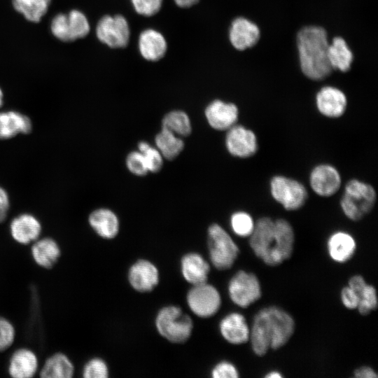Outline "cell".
Wrapping results in <instances>:
<instances>
[{
	"instance_id": "1",
	"label": "cell",
	"mask_w": 378,
	"mask_h": 378,
	"mask_svg": "<svg viewBox=\"0 0 378 378\" xmlns=\"http://www.w3.org/2000/svg\"><path fill=\"white\" fill-rule=\"evenodd\" d=\"M295 233L286 219L263 216L255 222L249 245L254 254L268 266H277L289 259L293 251Z\"/></svg>"
},
{
	"instance_id": "2",
	"label": "cell",
	"mask_w": 378,
	"mask_h": 378,
	"mask_svg": "<svg viewBox=\"0 0 378 378\" xmlns=\"http://www.w3.org/2000/svg\"><path fill=\"white\" fill-rule=\"evenodd\" d=\"M295 331V321L283 309L270 306L260 309L254 316L249 340L255 354L263 356L270 349L284 346Z\"/></svg>"
},
{
	"instance_id": "3",
	"label": "cell",
	"mask_w": 378,
	"mask_h": 378,
	"mask_svg": "<svg viewBox=\"0 0 378 378\" xmlns=\"http://www.w3.org/2000/svg\"><path fill=\"white\" fill-rule=\"evenodd\" d=\"M297 43L303 74L314 80L328 76L332 69L328 57L326 31L321 27H305L298 34Z\"/></svg>"
},
{
	"instance_id": "4",
	"label": "cell",
	"mask_w": 378,
	"mask_h": 378,
	"mask_svg": "<svg viewBox=\"0 0 378 378\" xmlns=\"http://www.w3.org/2000/svg\"><path fill=\"white\" fill-rule=\"evenodd\" d=\"M376 200L377 192L372 185L353 178L345 185L340 207L349 220L359 221L372 210Z\"/></svg>"
},
{
	"instance_id": "5",
	"label": "cell",
	"mask_w": 378,
	"mask_h": 378,
	"mask_svg": "<svg viewBox=\"0 0 378 378\" xmlns=\"http://www.w3.org/2000/svg\"><path fill=\"white\" fill-rule=\"evenodd\" d=\"M155 324L161 336L176 344L186 342L193 328L191 318L179 307L174 305L160 309L155 317Z\"/></svg>"
},
{
	"instance_id": "6",
	"label": "cell",
	"mask_w": 378,
	"mask_h": 378,
	"mask_svg": "<svg viewBox=\"0 0 378 378\" xmlns=\"http://www.w3.org/2000/svg\"><path fill=\"white\" fill-rule=\"evenodd\" d=\"M207 244L211 262L216 269L226 270L232 267L239 249L223 227L217 223L209 227Z\"/></svg>"
},
{
	"instance_id": "7",
	"label": "cell",
	"mask_w": 378,
	"mask_h": 378,
	"mask_svg": "<svg viewBox=\"0 0 378 378\" xmlns=\"http://www.w3.org/2000/svg\"><path fill=\"white\" fill-rule=\"evenodd\" d=\"M272 198L287 211L302 208L308 197L304 186L300 181L283 175H275L270 182Z\"/></svg>"
},
{
	"instance_id": "8",
	"label": "cell",
	"mask_w": 378,
	"mask_h": 378,
	"mask_svg": "<svg viewBox=\"0 0 378 378\" xmlns=\"http://www.w3.org/2000/svg\"><path fill=\"white\" fill-rule=\"evenodd\" d=\"M90 23L81 11L73 9L68 13H58L52 20L50 31L52 35L63 42L83 38L89 34Z\"/></svg>"
},
{
	"instance_id": "9",
	"label": "cell",
	"mask_w": 378,
	"mask_h": 378,
	"mask_svg": "<svg viewBox=\"0 0 378 378\" xmlns=\"http://www.w3.org/2000/svg\"><path fill=\"white\" fill-rule=\"evenodd\" d=\"M228 293L236 305L246 308L261 298V285L255 274L239 270L229 281Z\"/></svg>"
},
{
	"instance_id": "10",
	"label": "cell",
	"mask_w": 378,
	"mask_h": 378,
	"mask_svg": "<svg viewBox=\"0 0 378 378\" xmlns=\"http://www.w3.org/2000/svg\"><path fill=\"white\" fill-rule=\"evenodd\" d=\"M187 303L196 316L209 318L219 310L221 298L217 288L206 282L194 285L189 290L187 293Z\"/></svg>"
},
{
	"instance_id": "11",
	"label": "cell",
	"mask_w": 378,
	"mask_h": 378,
	"mask_svg": "<svg viewBox=\"0 0 378 378\" xmlns=\"http://www.w3.org/2000/svg\"><path fill=\"white\" fill-rule=\"evenodd\" d=\"M96 35L102 43L111 48H125L129 43L130 29L122 15H104L96 27Z\"/></svg>"
},
{
	"instance_id": "12",
	"label": "cell",
	"mask_w": 378,
	"mask_h": 378,
	"mask_svg": "<svg viewBox=\"0 0 378 378\" xmlns=\"http://www.w3.org/2000/svg\"><path fill=\"white\" fill-rule=\"evenodd\" d=\"M225 146L230 155L239 158L252 157L258 149L257 136L253 131L236 124L227 130Z\"/></svg>"
},
{
	"instance_id": "13",
	"label": "cell",
	"mask_w": 378,
	"mask_h": 378,
	"mask_svg": "<svg viewBox=\"0 0 378 378\" xmlns=\"http://www.w3.org/2000/svg\"><path fill=\"white\" fill-rule=\"evenodd\" d=\"M309 184L312 190L321 197L335 195L342 184L340 172L330 164L316 165L309 174Z\"/></svg>"
},
{
	"instance_id": "14",
	"label": "cell",
	"mask_w": 378,
	"mask_h": 378,
	"mask_svg": "<svg viewBox=\"0 0 378 378\" xmlns=\"http://www.w3.org/2000/svg\"><path fill=\"white\" fill-rule=\"evenodd\" d=\"M159 271L150 261L141 259L129 269L128 281L131 286L140 293L150 292L159 283Z\"/></svg>"
},
{
	"instance_id": "15",
	"label": "cell",
	"mask_w": 378,
	"mask_h": 378,
	"mask_svg": "<svg viewBox=\"0 0 378 378\" xmlns=\"http://www.w3.org/2000/svg\"><path fill=\"white\" fill-rule=\"evenodd\" d=\"M205 116L209 125L217 130H227L237 123L239 109L233 103L216 99L205 109Z\"/></svg>"
},
{
	"instance_id": "16",
	"label": "cell",
	"mask_w": 378,
	"mask_h": 378,
	"mask_svg": "<svg viewBox=\"0 0 378 378\" xmlns=\"http://www.w3.org/2000/svg\"><path fill=\"white\" fill-rule=\"evenodd\" d=\"M316 104L321 115L330 118H337L344 113L347 100L346 95L340 90L326 86L318 92Z\"/></svg>"
},
{
	"instance_id": "17",
	"label": "cell",
	"mask_w": 378,
	"mask_h": 378,
	"mask_svg": "<svg viewBox=\"0 0 378 378\" xmlns=\"http://www.w3.org/2000/svg\"><path fill=\"white\" fill-rule=\"evenodd\" d=\"M222 337L230 344L239 345L249 340L250 328L244 315L232 312L226 315L219 323Z\"/></svg>"
},
{
	"instance_id": "18",
	"label": "cell",
	"mask_w": 378,
	"mask_h": 378,
	"mask_svg": "<svg viewBox=\"0 0 378 378\" xmlns=\"http://www.w3.org/2000/svg\"><path fill=\"white\" fill-rule=\"evenodd\" d=\"M229 38L232 45L239 50L253 46L260 38L258 26L244 18H237L232 22Z\"/></svg>"
},
{
	"instance_id": "19",
	"label": "cell",
	"mask_w": 378,
	"mask_h": 378,
	"mask_svg": "<svg viewBox=\"0 0 378 378\" xmlns=\"http://www.w3.org/2000/svg\"><path fill=\"white\" fill-rule=\"evenodd\" d=\"M41 225L33 215L23 214L10 223V231L13 239L21 244H29L39 238Z\"/></svg>"
},
{
	"instance_id": "20",
	"label": "cell",
	"mask_w": 378,
	"mask_h": 378,
	"mask_svg": "<svg viewBox=\"0 0 378 378\" xmlns=\"http://www.w3.org/2000/svg\"><path fill=\"white\" fill-rule=\"evenodd\" d=\"M38 368L36 354L29 349L20 348L10 356L8 371L13 378H30L36 374Z\"/></svg>"
},
{
	"instance_id": "21",
	"label": "cell",
	"mask_w": 378,
	"mask_h": 378,
	"mask_svg": "<svg viewBox=\"0 0 378 378\" xmlns=\"http://www.w3.org/2000/svg\"><path fill=\"white\" fill-rule=\"evenodd\" d=\"M181 269L186 281L194 286L207 281L210 266L200 254L192 252L182 257Z\"/></svg>"
},
{
	"instance_id": "22",
	"label": "cell",
	"mask_w": 378,
	"mask_h": 378,
	"mask_svg": "<svg viewBox=\"0 0 378 378\" xmlns=\"http://www.w3.org/2000/svg\"><path fill=\"white\" fill-rule=\"evenodd\" d=\"M167 48L163 35L153 29L144 30L139 37V50L146 60L155 62L162 59Z\"/></svg>"
},
{
	"instance_id": "23",
	"label": "cell",
	"mask_w": 378,
	"mask_h": 378,
	"mask_svg": "<svg viewBox=\"0 0 378 378\" xmlns=\"http://www.w3.org/2000/svg\"><path fill=\"white\" fill-rule=\"evenodd\" d=\"M327 248L332 260L339 263H344L354 255L356 242L351 234L344 231H337L329 237Z\"/></svg>"
},
{
	"instance_id": "24",
	"label": "cell",
	"mask_w": 378,
	"mask_h": 378,
	"mask_svg": "<svg viewBox=\"0 0 378 378\" xmlns=\"http://www.w3.org/2000/svg\"><path fill=\"white\" fill-rule=\"evenodd\" d=\"M31 254L36 265L45 269H50L58 261L61 249L55 239L44 237L33 242Z\"/></svg>"
},
{
	"instance_id": "25",
	"label": "cell",
	"mask_w": 378,
	"mask_h": 378,
	"mask_svg": "<svg viewBox=\"0 0 378 378\" xmlns=\"http://www.w3.org/2000/svg\"><path fill=\"white\" fill-rule=\"evenodd\" d=\"M88 221L93 230L102 238L113 239L118 233V218L110 209H96L89 216Z\"/></svg>"
},
{
	"instance_id": "26",
	"label": "cell",
	"mask_w": 378,
	"mask_h": 378,
	"mask_svg": "<svg viewBox=\"0 0 378 378\" xmlns=\"http://www.w3.org/2000/svg\"><path fill=\"white\" fill-rule=\"evenodd\" d=\"M31 130L30 119L19 112H0V139H9L18 134H28Z\"/></svg>"
},
{
	"instance_id": "27",
	"label": "cell",
	"mask_w": 378,
	"mask_h": 378,
	"mask_svg": "<svg viewBox=\"0 0 378 378\" xmlns=\"http://www.w3.org/2000/svg\"><path fill=\"white\" fill-rule=\"evenodd\" d=\"M74 372V365L70 358L64 354L58 352L47 358L39 375L42 378H71Z\"/></svg>"
},
{
	"instance_id": "28",
	"label": "cell",
	"mask_w": 378,
	"mask_h": 378,
	"mask_svg": "<svg viewBox=\"0 0 378 378\" xmlns=\"http://www.w3.org/2000/svg\"><path fill=\"white\" fill-rule=\"evenodd\" d=\"M328 57L332 69L346 72L351 67L353 54L342 38L335 37L329 44Z\"/></svg>"
},
{
	"instance_id": "29",
	"label": "cell",
	"mask_w": 378,
	"mask_h": 378,
	"mask_svg": "<svg viewBox=\"0 0 378 378\" xmlns=\"http://www.w3.org/2000/svg\"><path fill=\"white\" fill-rule=\"evenodd\" d=\"M51 0H13L14 9L28 21L39 22L48 10Z\"/></svg>"
},
{
	"instance_id": "30",
	"label": "cell",
	"mask_w": 378,
	"mask_h": 378,
	"mask_svg": "<svg viewBox=\"0 0 378 378\" xmlns=\"http://www.w3.org/2000/svg\"><path fill=\"white\" fill-rule=\"evenodd\" d=\"M155 141L162 157L169 160L178 156L184 146L181 139L164 127L156 135Z\"/></svg>"
},
{
	"instance_id": "31",
	"label": "cell",
	"mask_w": 378,
	"mask_h": 378,
	"mask_svg": "<svg viewBox=\"0 0 378 378\" xmlns=\"http://www.w3.org/2000/svg\"><path fill=\"white\" fill-rule=\"evenodd\" d=\"M162 127L181 136H188L191 132L189 117L182 111H173L167 113L162 119Z\"/></svg>"
},
{
	"instance_id": "32",
	"label": "cell",
	"mask_w": 378,
	"mask_h": 378,
	"mask_svg": "<svg viewBox=\"0 0 378 378\" xmlns=\"http://www.w3.org/2000/svg\"><path fill=\"white\" fill-rule=\"evenodd\" d=\"M230 226L235 234L241 237H249L254 228L255 222L247 212L239 211L230 216Z\"/></svg>"
},
{
	"instance_id": "33",
	"label": "cell",
	"mask_w": 378,
	"mask_h": 378,
	"mask_svg": "<svg viewBox=\"0 0 378 378\" xmlns=\"http://www.w3.org/2000/svg\"><path fill=\"white\" fill-rule=\"evenodd\" d=\"M138 149L144 158L148 172H157L160 170L162 166V155L158 148L146 141H140Z\"/></svg>"
},
{
	"instance_id": "34",
	"label": "cell",
	"mask_w": 378,
	"mask_h": 378,
	"mask_svg": "<svg viewBox=\"0 0 378 378\" xmlns=\"http://www.w3.org/2000/svg\"><path fill=\"white\" fill-rule=\"evenodd\" d=\"M377 291L372 285L366 284L359 294V303L357 309L363 316L368 315L377 307Z\"/></svg>"
},
{
	"instance_id": "35",
	"label": "cell",
	"mask_w": 378,
	"mask_h": 378,
	"mask_svg": "<svg viewBox=\"0 0 378 378\" xmlns=\"http://www.w3.org/2000/svg\"><path fill=\"white\" fill-rule=\"evenodd\" d=\"M83 377L85 378H107L108 368L106 362L100 358L89 360L83 367Z\"/></svg>"
},
{
	"instance_id": "36",
	"label": "cell",
	"mask_w": 378,
	"mask_h": 378,
	"mask_svg": "<svg viewBox=\"0 0 378 378\" xmlns=\"http://www.w3.org/2000/svg\"><path fill=\"white\" fill-rule=\"evenodd\" d=\"M15 330L10 321L0 316V351L8 349L14 342Z\"/></svg>"
},
{
	"instance_id": "37",
	"label": "cell",
	"mask_w": 378,
	"mask_h": 378,
	"mask_svg": "<svg viewBox=\"0 0 378 378\" xmlns=\"http://www.w3.org/2000/svg\"><path fill=\"white\" fill-rule=\"evenodd\" d=\"M135 11L143 16L155 15L161 8L163 0H131Z\"/></svg>"
},
{
	"instance_id": "38",
	"label": "cell",
	"mask_w": 378,
	"mask_h": 378,
	"mask_svg": "<svg viewBox=\"0 0 378 378\" xmlns=\"http://www.w3.org/2000/svg\"><path fill=\"white\" fill-rule=\"evenodd\" d=\"M126 164L130 172L135 175L144 176L148 172L144 158L139 151L129 153L126 159Z\"/></svg>"
},
{
	"instance_id": "39",
	"label": "cell",
	"mask_w": 378,
	"mask_h": 378,
	"mask_svg": "<svg viewBox=\"0 0 378 378\" xmlns=\"http://www.w3.org/2000/svg\"><path fill=\"white\" fill-rule=\"evenodd\" d=\"M214 378H237L239 377L237 368L229 361H220L211 370Z\"/></svg>"
},
{
	"instance_id": "40",
	"label": "cell",
	"mask_w": 378,
	"mask_h": 378,
	"mask_svg": "<svg viewBox=\"0 0 378 378\" xmlns=\"http://www.w3.org/2000/svg\"><path fill=\"white\" fill-rule=\"evenodd\" d=\"M341 300L343 305L349 309H355L359 303V296L349 286H344L341 290Z\"/></svg>"
},
{
	"instance_id": "41",
	"label": "cell",
	"mask_w": 378,
	"mask_h": 378,
	"mask_svg": "<svg viewBox=\"0 0 378 378\" xmlns=\"http://www.w3.org/2000/svg\"><path fill=\"white\" fill-rule=\"evenodd\" d=\"M364 278L359 274H356L350 277L348 281V286L354 290L359 296V294L366 286Z\"/></svg>"
},
{
	"instance_id": "42",
	"label": "cell",
	"mask_w": 378,
	"mask_h": 378,
	"mask_svg": "<svg viewBox=\"0 0 378 378\" xmlns=\"http://www.w3.org/2000/svg\"><path fill=\"white\" fill-rule=\"evenodd\" d=\"M9 200L6 192L0 187V223L3 222L8 214Z\"/></svg>"
},
{
	"instance_id": "43",
	"label": "cell",
	"mask_w": 378,
	"mask_h": 378,
	"mask_svg": "<svg viewBox=\"0 0 378 378\" xmlns=\"http://www.w3.org/2000/svg\"><path fill=\"white\" fill-rule=\"evenodd\" d=\"M354 376L356 378H377V374L370 366H361L354 370Z\"/></svg>"
},
{
	"instance_id": "44",
	"label": "cell",
	"mask_w": 378,
	"mask_h": 378,
	"mask_svg": "<svg viewBox=\"0 0 378 378\" xmlns=\"http://www.w3.org/2000/svg\"><path fill=\"white\" fill-rule=\"evenodd\" d=\"M175 4L181 8H189L197 4L200 0H174Z\"/></svg>"
},
{
	"instance_id": "45",
	"label": "cell",
	"mask_w": 378,
	"mask_h": 378,
	"mask_svg": "<svg viewBox=\"0 0 378 378\" xmlns=\"http://www.w3.org/2000/svg\"><path fill=\"white\" fill-rule=\"evenodd\" d=\"M283 374L279 371H270L265 375V378H281Z\"/></svg>"
},
{
	"instance_id": "46",
	"label": "cell",
	"mask_w": 378,
	"mask_h": 378,
	"mask_svg": "<svg viewBox=\"0 0 378 378\" xmlns=\"http://www.w3.org/2000/svg\"><path fill=\"white\" fill-rule=\"evenodd\" d=\"M3 92L1 90V89L0 88V108L1 107L2 104H3Z\"/></svg>"
}]
</instances>
